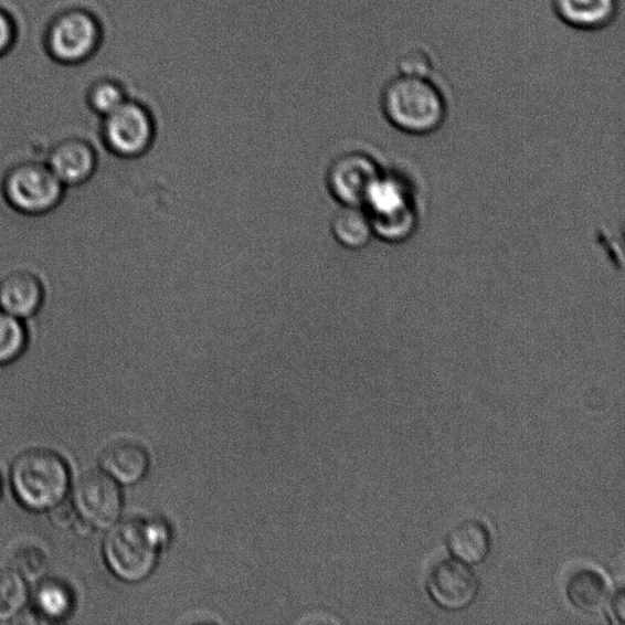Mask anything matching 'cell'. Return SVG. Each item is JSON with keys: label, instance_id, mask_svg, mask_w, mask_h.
<instances>
[{"label": "cell", "instance_id": "9c48e42d", "mask_svg": "<svg viewBox=\"0 0 625 625\" xmlns=\"http://www.w3.org/2000/svg\"><path fill=\"white\" fill-rule=\"evenodd\" d=\"M99 39L96 19L86 11L72 10L54 21L49 33V47L56 61L74 64L94 54Z\"/></svg>", "mask_w": 625, "mask_h": 625}, {"label": "cell", "instance_id": "ba28073f", "mask_svg": "<svg viewBox=\"0 0 625 625\" xmlns=\"http://www.w3.org/2000/svg\"><path fill=\"white\" fill-rule=\"evenodd\" d=\"M383 169L370 155L356 150L333 159L327 172V188L340 205L363 206Z\"/></svg>", "mask_w": 625, "mask_h": 625}, {"label": "cell", "instance_id": "7c38bea8", "mask_svg": "<svg viewBox=\"0 0 625 625\" xmlns=\"http://www.w3.org/2000/svg\"><path fill=\"white\" fill-rule=\"evenodd\" d=\"M47 288L40 274L15 269L0 277V310L29 322L42 311Z\"/></svg>", "mask_w": 625, "mask_h": 625}, {"label": "cell", "instance_id": "44dd1931", "mask_svg": "<svg viewBox=\"0 0 625 625\" xmlns=\"http://www.w3.org/2000/svg\"><path fill=\"white\" fill-rule=\"evenodd\" d=\"M11 562H13V569L27 581H36V579L43 578L49 570L47 554L36 545L19 548Z\"/></svg>", "mask_w": 625, "mask_h": 625}, {"label": "cell", "instance_id": "4fadbf2b", "mask_svg": "<svg viewBox=\"0 0 625 625\" xmlns=\"http://www.w3.org/2000/svg\"><path fill=\"white\" fill-rule=\"evenodd\" d=\"M99 463L104 473L124 485L142 480L149 467L146 449L131 439H121L109 445L103 451Z\"/></svg>", "mask_w": 625, "mask_h": 625}, {"label": "cell", "instance_id": "6da1fadb", "mask_svg": "<svg viewBox=\"0 0 625 625\" xmlns=\"http://www.w3.org/2000/svg\"><path fill=\"white\" fill-rule=\"evenodd\" d=\"M381 112L393 129L424 137L442 129L447 118V103L431 78L399 75L381 95Z\"/></svg>", "mask_w": 625, "mask_h": 625}, {"label": "cell", "instance_id": "484cf974", "mask_svg": "<svg viewBox=\"0 0 625 625\" xmlns=\"http://www.w3.org/2000/svg\"><path fill=\"white\" fill-rule=\"evenodd\" d=\"M612 613L613 616L618 621L619 624L625 623V594L624 589L619 587L615 595H613L612 602Z\"/></svg>", "mask_w": 625, "mask_h": 625}, {"label": "cell", "instance_id": "9a60e30c", "mask_svg": "<svg viewBox=\"0 0 625 625\" xmlns=\"http://www.w3.org/2000/svg\"><path fill=\"white\" fill-rule=\"evenodd\" d=\"M565 594L576 610L585 613L604 610L610 597L606 579L592 569L574 571L566 581Z\"/></svg>", "mask_w": 625, "mask_h": 625}, {"label": "cell", "instance_id": "d6986e66", "mask_svg": "<svg viewBox=\"0 0 625 625\" xmlns=\"http://www.w3.org/2000/svg\"><path fill=\"white\" fill-rule=\"evenodd\" d=\"M28 581L13 566L0 570V622L13 621L30 602Z\"/></svg>", "mask_w": 625, "mask_h": 625}, {"label": "cell", "instance_id": "277c9868", "mask_svg": "<svg viewBox=\"0 0 625 625\" xmlns=\"http://www.w3.org/2000/svg\"><path fill=\"white\" fill-rule=\"evenodd\" d=\"M363 208L372 222L374 237L390 245L410 240L419 229L420 211L414 193L400 173L383 170Z\"/></svg>", "mask_w": 625, "mask_h": 625}, {"label": "cell", "instance_id": "e0dca14e", "mask_svg": "<svg viewBox=\"0 0 625 625\" xmlns=\"http://www.w3.org/2000/svg\"><path fill=\"white\" fill-rule=\"evenodd\" d=\"M447 545L460 562L479 564L488 559L490 553V531L478 520H466L451 530Z\"/></svg>", "mask_w": 625, "mask_h": 625}, {"label": "cell", "instance_id": "7a4b0ae2", "mask_svg": "<svg viewBox=\"0 0 625 625\" xmlns=\"http://www.w3.org/2000/svg\"><path fill=\"white\" fill-rule=\"evenodd\" d=\"M165 525L127 518L108 528L103 541L109 571L126 583H138L153 572L161 547L168 540Z\"/></svg>", "mask_w": 625, "mask_h": 625}, {"label": "cell", "instance_id": "8992f818", "mask_svg": "<svg viewBox=\"0 0 625 625\" xmlns=\"http://www.w3.org/2000/svg\"><path fill=\"white\" fill-rule=\"evenodd\" d=\"M100 138L104 147L115 157L141 158L155 144L156 124L141 104L126 100L103 118Z\"/></svg>", "mask_w": 625, "mask_h": 625}, {"label": "cell", "instance_id": "3957f363", "mask_svg": "<svg viewBox=\"0 0 625 625\" xmlns=\"http://www.w3.org/2000/svg\"><path fill=\"white\" fill-rule=\"evenodd\" d=\"M10 486L18 502L28 511L49 512L71 491V468L52 449H28L11 465Z\"/></svg>", "mask_w": 625, "mask_h": 625}, {"label": "cell", "instance_id": "4316f807", "mask_svg": "<svg viewBox=\"0 0 625 625\" xmlns=\"http://www.w3.org/2000/svg\"><path fill=\"white\" fill-rule=\"evenodd\" d=\"M75 534L80 538H87L94 532L95 528L86 522V520L78 518L72 528Z\"/></svg>", "mask_w": 625, "mask_h": 625}, {"label": "cell", "instance_id": "ac0fdd59", "mask_svg": "<svg viewBox=\"0 0 625 625\" xmlns=\"http://www.w3.org/2000/svg\"><path fill=\"white\" fill-rule=\"evenodd\" d=\"M330 227L339 245L351 251L366 248L374 237L372 222L363 206L341 205Z\"/></svg>", "mask_w": 625, "mask_h": 625}, {"label": "cell", "instance_id": "d4e9b609", "mask_svg": "<svg viewBox=\"0 0 625 625\" xmlns=\"http://www.w3.org/2000/svg\"><path fill=\"white\" fill-rule=\"evenodd\" d=\"M15 38V29L13 21L0 11V55H3L8 52L13 44Z\"/></svg>", "mask_w": 625, "mask_h": 625}, {"label": "cell", "instance_id": "52a82bcc", "mask_svg": "<svg viewBox=\"0 0 625 625\" xmlns=\"http://www.w3.org/2000/svg\"><path fill=\"white\" fill-rule=\"evenodd\" d=\"M72 502L78 517L95 529L110 528L123 511L119 483L103 470H89L77 480Z\"/></svg>", "mask_w": 625, "mask_h": 625}, {"label": "cell", "instance_id": "5b68a950", "mask_svg": "<svg viewBox=\"0 0 625 625\" xmlns=\"http://www.w3.org/2000/svg\"><path fill=\"white\" fill-rule=\"evenodd\" d=\"M66 189L43 160H24L10 166L0 179V194L11 211L41 218L57 210Z\"/></svg>", "mask_w": 625, "mask_h": 625}, {"label": "cell", "instance_id": "ffe728a7", "mask_svg": "<svg viewBox=\"0 0 625 625\" xmlns=\"http://www.w3.org/2000/svg\"><path fill=\"white\" fill-rule=\"evenodd\" d=\"M29 343L30 330L28 322L0 310V367H6L20 360L27 352Z\"/></svg>", "mask_w": 625, "mask_h": 625}, {"label": "cell", "instance_id": "83f0119b", "mask_svg": "<svg viewBox=\"0 0 625 625\" xmlns=\"http://www.w3.org/2000/svg\"><path fill=\"white\" fill-rule=\"evenodd\" d=\"M2 490H3V481H2V477H0V495H2Z\"/></svg>", "mask_w": 625, "mask_h": 625}, {"label": "cell", "instance_id": "8fae6325", "mask_svg": "<svg viewBox=\"0 0 625 625\" xmlns=\"http://www.w3.org/2000/svg\"><path fill=\"white\" fill-rule=\"evenodd\" d=\"M427 592L435 604L447 611H460L476 601L479 585L466 564L454 560L437 562L427 576Z\"/></svg>", "mask_w": 625, "mask_h": 625}, {"label": "cell", "instance_id": "7402d4cb", "mask_svg": "<svg viewBox=\"0 0 625 625\" xmlns=\"http://www.w3.org/2000/svg\"><path fill=\"white\" fill-rule=\"evenodd\" d=\"M126 100L123 88L110 81L97 84L88 95L89 108L102 118L118 109Z\"/></svg>", "mask_w": 625, "mask_h": 625}, {"label": "cell", "instance_id": "30bf717a", "mask_svg": "<svg viewBox=\"0 0 625 625\" xmlns=\"http://www.w3.org/2000/svg\"><path fill=\"white\" fill-rule=\"evenodd\" d=\"M44 161L66 190L88 183L99 165L95 146L77 136L63 138L53 145Z\"/></svg>", "mask_w": 625, "mask_h": 625}, {"label": "cell", "instance_id": "cb8c5ba5", "mask_svg": "<svg viewBox=\"0 0 625 625\" xmlns=\"http://www.w3.org/2000/svg\"><path fill=\"white\" fill-rule=\"evenodd\" d=\"M51 523L57 529H72L80 518L72 501L66 499L49 511Z\"/></svg>", "mask_w": 625, "mask_h": 625}, {"label": "cell", "instance_id": "2e32d148", "mask_svg": "<svg viewBox=\"0 0 625 625\" xmlns=\"http://www.w3.org/2000/svg\"><path fill=\"white\" fill-rule=\"evenodd\" d=\"M30 600L36 615L47 622L64 621L75 608L73 589L55 578H42Z\"/></svg>", "mask_w": 625, "mask_h": 625}, {"label": "cell", "instance_id": "5bb4252c", "mask_svg": "<svg viewBox=\"0 0 625 625\" xmlns=\"http://www.w3.org/2000/svg\"><path fill=\"white\" fill-rule=\"evenodd\" d=\"M552 7L555 15L566 27L596 31L615 20L618 0H552Z\"/></svg>", "mask_w": 625, "mask_h": 625}, {"label": "cell", "instance_id": "603a6c76", "mask_svg": "<svg viewBox=\"0 0 625 625\" xmlns=\"http://www.w3.org/2000/svg\"><path fill=\"white\" fill-rule=\"evenodd\" d=\"M398 71L402 76L431 78L434 71L432 56L421 47L410 49L399 57Z\"/></svg>", "mask_w": 625, "mask_h": 625}]
</instances>
